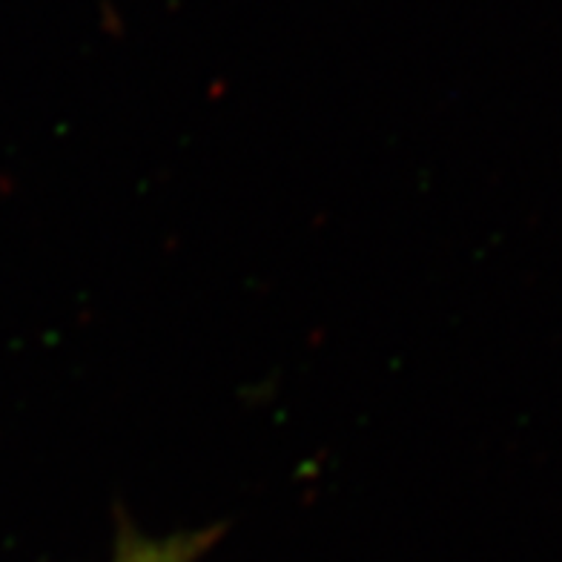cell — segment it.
<instances>
[{
  "label": "cell",
  "instance_id": "cell-1",
  "mask_svg": "<svg viewBox=\"0 0 562 562\" xmlns=\"http://www.w3.org/2000/svg\"><path fill=\"white\" fill-rule=\"evenodd\" d=\"M222 528L147 537L133 522H121L110 562H201L210 548L218 542Z\"/></svg>",
  "mask_w": 562,
  "mask_h": 562
}]
</instances>
